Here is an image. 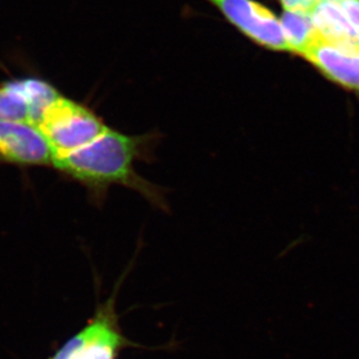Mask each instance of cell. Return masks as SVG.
Masks as SVG:
<instances>
[{
  "label": "cell",
  "mask_w": 359,
  "mask_h": 359,
  "mask_svg": "<svg viewBox=\"0 0 359 359\" xmlns=\"http://www.w3.org/2000/svg\"><path fill=\"white\" fill-rule=\"evenodd\" d=\"M153 135H130L107 128L93 142L69 152H54L53 166L103 200L111 186L137 190L156 207L165 209L159 187L135 172V163L152 151Z\"/></svg>",
  "instance_id": "6da1fadb"
},
{
  "label": "cell",
  "mask_w": 359,
  "mask_h": 359,
  "mask_svg": "<svg viewBox=\"0 0 359 359\" xmlns=\"http://www.w3.org/2000/svg\"><path fill=\"white\" fill-rule=\"evenodd\" d=\"M36 125L54 152L80 149L109 128L91 109L62 95L46 107Z\"/></svg>",
  "instance_id": "7a4b0ae2"
},
{
  "label": "cell",
  "mask_w": 359,
  "mask_h": 359,
  "mask_svg": "<svg viewBox=\"0 0 359 359\" xmlns=\"http://www.w3.org/2000/svg\"><path fill=\"white\" fill-rule=\"evenodd\" d=\"M116 294L100 304L88 325L50 359H117L123 350L135 346L119 325Z\"/></svg>",
  "instance_id": "3957f363"
},
{
  "label": "cell",
  "mask_w": 359,
  "mask_h": 359,
  "mask_svg": "<svg viewBox=\"0 0 359 359\" xmlns=\"http://www.w3.org/2000/svg\"><path fill=\"white\" fill-rule=\"evenodd\" d=\"M241 33L264 48L290 52L279 18L256 0H207Z\"/></svg>",
  "instance_id": "277c9868"
},
{
  "label": "cell",
  "mask_w": 359,
  "mask_h": 359,
  "mask_svg": "<svg viewBox=\"0 0 359 359\" xmlns=\"http://www.w3.org/2000/svg\"><path fill=\"white\" fill-rule=\"evenodd\" d=\"M60 96L52 84L35 77L11 80L0 86V121L38 124L42 112Z\"/></svg>",
  "instance_id": "5b68a950"
},
{
  "label": "cell",
  "mask_w": 359,
  "mask_h": 359,
  "mask_svg": "<svg viewBox=\"0 0 359 359\" xmlns=\"http://www.w3.org/2000/svg\"><path fill=\"white\" fill-rule=\"evenodd\" d=\"M53 147L38 125L26 121H0V160L25 166L53 163Z\"/></svg>",
  "instance_id": "8992f818"
},
{
  "label": "cell",
  "mask_w": 359,
  "mask_h": 359,
  "mask_svg": "<svg viewBox=\"0 0 359 359\" xmlns=\"http://www.w3.org/2000/svg\"><path fill=\"white\" fill-rule=\"evenodd\" d=\"M301 57L334 83L359 93V52L339 48L321 38Z\"/></svg>",
  "instance_id": "52a82bcc"
},
{
  "label": "cell",
  "mask_w": 359,
  "mask_h": 359,
  "mask_svg": "<svg viewBox=\"0 0 359 359\" xmlns=\"http://www.w3.org/2000/svg\"><path fill=\"white\" fill-rule=\"evenodd\" d=\"M309 14L323 41L359 52V31L335 0H320Z\"/></svg>",
  "instance_id": "ba28073f"
},
{
  "label": "cell",
  "mask_w": 359,
  "mask_h": 359,
  "mask_svg": "<svg viewBox=\"0 0 359 359\" xmlns=\"http://www.w3.org/2000/svg\"><path fill=\"white\" fill-rule=\"evenodd\" d=\"M280 20L290 53L301 56L318 39H321L309 13L283 11Z\"/></svg>",
  "instance_id": "9c48e42d"
},
{
  "label": "cell",
  "mask_w": 359,
  "mask_h": 359,
  "mask_svg": "<svg viewBox=\"0 0 359 359\" xmlns=\"http://www.w3.org/2000/svg\"><path fill=\"white\" fill-rule=\"evenodd\" d=\"M279 1L283 7V11L311 13V10L320 0H279Z\"/></svg>",
  "instance_id": "30bf717a"
},
{
  "label": "cell",
  "mask_w": 359,
  "mask_h": 359,
  "mask_svg": "<svg viewBox=\"0 0 359 359\" xmlns=\"http://www.w3.org/2000/svg\"><path fill=\"white\" fill-rule=\"evenodd\" d=\"M359 31V0H335Z\"/></svg>",
  "instance_id": "8fae6325"
}]
</instances>
